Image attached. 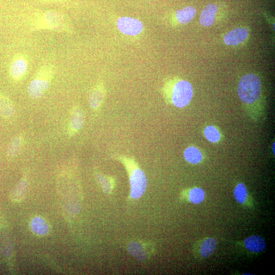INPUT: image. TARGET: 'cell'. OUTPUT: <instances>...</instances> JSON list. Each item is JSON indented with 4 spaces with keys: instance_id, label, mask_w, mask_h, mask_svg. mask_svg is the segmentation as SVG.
I'll use <instances>...</instances> for the list:
<instances>
[{
    "instance_id": "2",
    "label": "cell",
    "mask_w": 275,
    "mask_h": 275,
    "mask_svg": "<svg viewBox=\"0 0 275 275\" xmlns=\"http://www.w3.org/2000/svg\"><path fill=\"white\" fill-rule=\"evenodd\" d=\"M33 31L47 30L58 33H71V23L62 13L54 10L48 11L38 15L31 22Z\"/></svg>"
},
{
    "instance_id": "10",
    "label": "cell",
    "mask_w": 275,
    "mask_h": 275,
    "mask_svg": "<svg viewBox=\"0 0 275 275\" xmlns=\"http://www.w3.org/2000/svg\"><path fill=\"white\" fill-rule=\"evenodd\" d=\"M244 244L247 250L252 252H261L266 248L265 240L259 235H252L248 237L244 241Z\"/></svg>"
},
{
    "instance_id": "17",
    "label": "cell",
    "mask_w": 275,
    "mask_h": 275,
    "mask_svg": "<svg viewBox=\"0 0 275 275\" xmlns=\"http://www.w3.org/2000/svg\"><path fill=\"white\" fill-rule=\"evenodd\" d=\"M217 242L213 238H206L202 243L200 246V255L203 257L211 255L216 250Z\"/></svg>"
},
{
    "instance_id": "7",
    "label": "cell",
    "mask_w": 275,
    "mask_h": 275,
    "mask_svg": "<svg viewBox=\"0 0 275 275\" xmlns=\"http://www.w3.org/2000/svg\"><path fill=\"white\" fill-rule=\"evenodd\" d=\"M117 28L122 33L128 36H136L143 30V23L139 20L125 17L117 21Z\"/></svg>"
},
{
    "instance_id": "8",
    "label": "cell",
    "mask_w": 275,
    "mask_h": 275,
    "mask_svg": "<svg viewBox=\"0 0 275 275\" xmlns=\"http://www.w3.org/2000/svg\"><path fill=\"white\" fill-rule=\"evenodd\" d=\"M249 36L247 28L240 27L229 31L225 36V43L229 46H238L245 42Z\"/></svg>"
},
{
    "instance_id": "5",
    "label": "cell",
    "mask_w": 275,
    "mask_h": 275,
    "mask_svg": "<svg viewBox=\"0 0 275 275\" xmlns=\"http://www.w3.org/2000/svg\"><path fill=\"white\" fill-rule=\"evenodd\" d=\"M130 196L138 199L145 193L148 185L147 176L142 170L135 168L131 172L129 177Z\"/></svg>"
},
{
    "instance_id": "21",
    "label": "cell",
    "mask_w": 275,
    "mask_h": 275,
    "mask_svg": "<svg viewBox=\"0 0 275 275\" xmlns=\"http://www.w3.org/2000/svg\"><path fill=\"white\" fill-rule=\"evenodd\" d=\"M27 189V182L22 179L19 182L16 189L12 193L11 198L14 201H19L23 199L26 190Z\"/></svg>"
},
{
    "instance_id": "18",
    "label": "cell",
    "mask_w": 275,
    "mask_h": 275,
    "mask_svg": "<svg viewBox=\"0 0 275 275\" xmlns=\"http://www.w3.org/2000/svg\"><path fill=\"white\" fill-rule=\"evenodd\" d=\"M31 228L36 234L40 235H45L49 231L46 221L41 217H36L32 221Z\"/></svg>"
},
{
    "instance_id": "14",
    "label": "cell",
    "mask_w": 275,
    "mask_h": 275,
    "mask_svg": "<svg viewBox=\"0 0 275 275\" xmlns=\"http://www.w3.org/2000/svg\"><path fill=\"white\" fill-rule=\"evenodd\" d=\"M103 98V90L101 87L98 86L91 91L89 97L90 107L97 109L100 105Z\"/></svg>"
},
{
    "instance_id": "12",
    "label": "cell",
    "mask_w": 275,
    "mask_h": 275,
    "mask_svg": "<svg viewBox=\"0 0 275 275\" xmlns=\"http://www.w3.org/2000/svg\"><path fill=\"white\" fill-rule=\"evenodd\" d=\"M197 10L191 6H188L177 10L175 13V18L181 24H187L191 22L196 15Z\"/></svg>"
},
{
    "instance_id": "13",
    "label": "cell",
    "mask_w": 275,
    "mask_h": 275,
    "mask_svg": "<svg viewBox=\"0 0 275 275\" xmlns=\"http://www.w3.org/2000/svg\"><path fill=\"white\" fill-rule=\"evenodd\" d=\"M85 116L83 111L79 109H75L72 113L71 120V127L73 130H79L83 126Z\"/></svg>"
},
{
    "instance_id": "11",
    "label": "cell",
    "mask_w": 275,
    "mask_h": 275,
    "mask_svg": "<svg viewBox=\"0 0 275 275\" xmlns=\"http://www.w3.org/2000/svg\"><path fill=\"white\" fill-rule=\"evenodd\" d=\"M183 155L187 162L193 165L200 164L204 159L202 150L194 146H191L187 148L183 153Z\"/></svg>"
},
{
    "instance_id": "4",
    "label": "cell",
    "mask_w": 275,
    "mask_h": 275,
    "mask_svg": "<svg viewBox=\"0 0 275 275\" xmlns=\"http://www.w3.org/2000/svg\"><path fill=\"white\" fill-rule=\"evenodd\" d=\"M167 90V99L170 103L179 108L188 105L193 96L192 85L188 81L178 80L173 83Z\"/></svg>"
},
{
    "instance_id": "9",
    "label": "cell",
    "mask_w": 275,
    "mask_h": 275,
    "mask_svg": "<svg viewBox=\"0 0 275 275\" xmlns=\"http://www.w3.org/2000/svg\"><path fill=\"white\" fill-rule=\"evenodd\" d=\"M218 11L215 3H209L202 9L200 17V23L205 27H210L215 22Z\"/></svg>"
},
{
    "instance_id": "20",
    "label": "cell",
    "mask_w": 275,
    "mask_h": 275,
    "mask_svg": "<svg viewBox=\"0 0 275 275\" xmlns=\"http://www.w3.org/2000/svg\"><path fill=\"white\" fill-rule=\"evenodd\" d=\"M234 196L235 200L239 203L244 204L248 197V192L246 186L243 183H239L234 191Z\"/></svg>"
},
{
    "instance_id": "15",
    "label": "cell",
    "mask_w": 275,
    "mask_h": 275,
    "mask_svg": "<svg viewBox=\"0 0 275 275\" xmlns=\"http://www.w3.org/2000/svg\"><path fill=\"white\" fill-rule=\"evenodd\" d=\"M204 136L209 142L214 144L219 143L223 138L220 130L214 125L207 126L204 129Z\"/></svg>"
},
{
    "instance_id": "6",
    "label": "cell",
    "mask_w": 275,
    "mask_h": 275,
    "mask_svg": "<svg viewBox=\"0 0 275 275\" xmlns=\"http://www.w3.org/2000/svg\"><path fill=\"white\" fill-rule=\"evenodd\" d=\"M29 68V60L25 55L16 54L12 58L9 67V74L12 79L19 81L25 76Z\"/></svg>"
},
{
    "instance_id": "3",
    "label": "cell",
    "mask_w": 275,
    "mask_h": 275,
    "mask_svg": "<svg viewBox=\"0 0 275 275\" xmlns=\"http://www.w3.org/2000/svg\"><path fill=\"white\" fill-rule=\"evenodd\" d=\"M55 74V68L46 64L39 68L28 88L29 96L34 99L41 98L50 88Z\"/></svg>"
},
{
    "instance_id": "22",
    "label": "cell",
    "mask_w": 275,
    "mask_h": 275,
    "mask_svg": "<svg viewBox=\"0 0 275 275\" xmlns=\"http://www.w3.org/2000/svg\"><path fill=\"white\" fill-rule=\"evenodd\" d=\"M22 145V138L20 136H17L10 143L7 154L9 157L16 156L19 152Z\"/></svg>"
},
{
    "instance_id": "16",
    "label": "cell",
    "mask_w": 275,
    "mask_h": 275,
    "mask_svg": "<svg viewBox=\"0 0 275 275\" xmlns=\"http://www.w3.org/2000/svg\"><path fill=\"white\" fill-rule=\"evenodd\" d=\"M15 112V109L10 100L6 96L0 95V116L9 117Z\"/></svg>"
},
{
    "instance_id": "19",
    "label": "cell",
    "mask_w": 275,
    "mask_h": 275,
    "mask_svg": "<svg viewBox=\"0 0 275 275\" xmlns=\"http://www.w3.org/2000/svg\"><path fill=\"white\" fill-rule=\"evenodd\" d=\"M205 192L200 188L191 189L189 194V199L191 202L198 204L201 203L205 199Z\"/></svg>"
},
{
    "instance_id": "23",
    "label": "cell",
    "mask_w": 275,
    "mask_h": 275,
    "mask_svg": "<svg viewBox=\"0 0 275 275\" xmlns=\"http://www.w3.org/2000/svg\"><path fill=\"white\" fill-rule=\"evenodd\" d=\"M273 151L274 154H275V142L273 144Z\"/></svg>"
},
{
    "instance_id": "1",
    "label": "cell",
    "mask_w": 275,
    "mask_h": 275,
    "mask_svg": "<svg viewBox=\"0 0 275 275\" xmlns=\"http://www.w3.org/2000/svg\"><path fill=\"white\" fill-rule=\"evenodd\" d=\"M237 93L249 116L255 122L260 121L265 115V107L261 100L262 84L256 74H248L239 81Z\"/></svg>"
}]
</instances>
